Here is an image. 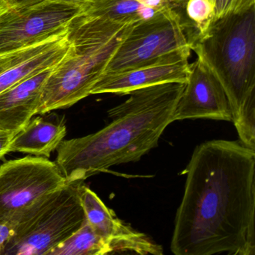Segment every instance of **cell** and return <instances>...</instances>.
<instances>
[{"label":"cell","mask_w":255,"mask_h":255,"mask_svg":"<svg viewBox=\"0 0 255 255\" xmlns=\"http://www.w3.org/2000/svg\"><path fill=\"white\" fill-rule=\"evenodd\" d=\"M56 65L0 93V132L16 134L38 114L44 85Z\"/></svg>","instance_id":"cell-12"},{"label":"cell","mask_w":255,"mask_h":255,"mask_svg":"<svg viewBox=\"0 0 255 255\" xmlns=\"http://www.w3.org/2000/svg\"><path fill=\"white\" fill-rule=\"evenodd\" d=\"M177 51H192V42L185 34L180 15L172 8L133 25L103 76Z\"/></svg>","instance_id":"cell-7"},{"label":"cell","mask_w":255,"mask_h":255,"mask_svg":"<svg viewBox=\"0 0 255 255\" xmlns=\"http://www.w3.org/2000/svg\"><path fill=\"white\" fill-rule=\"evenodd\" d=\"M182 174L171 252L255 255V150L240 141H205Z\"/></svg>","instance_id":"cell-1"},{"label":"cell","mask_w":255,"mask_h":255,"mask_svg":"<svg viewBox=\"0 0 255 255\" xmlns=\"http://www.w3.org/2000/svg\"><path fill=\"white\" fill-rule=\"evenodd\" d=\"M191 52H174L125 71L104 74L94 86L91 95H127L161 83H186L191 72Z\"/></svg>","instance_id":"cell-9"},{"label":"cell","mask_w":255,"mask_h":255,"mask_svg":"<svg viewBox=\"0 0 255 255\" xmlns=\"http://www.w3.org/2000/svg\"><path fill=\"white\" fill-rule=\"evenodd\" d=\"M186 16L197 32L195 41L203 38L215 22L214 0H186ZM193 42V41H192Z\"/></svg>","instance_id":"cell-17"},{"label":"cell","mask_w":255,"mask_h":255,"mask_svg":"<svg viewBox=\"0 0 255 255\" xmlns=\"http://www.w3.org/2000/svg\"><path fill=\"white\" fill-rule=\"evenodd\" d=\"M14 135V133L0 132V159L9 153L8 147Z\"/></svg>","instance_id":"cell-22"},{"label":"cell","mask_w":255,"mask_h":255,"mask_svg":"<svg viewBox=\"0 0 255 255\" xmlns=\"http://www.w3.org/2000/svg\"><path fill=\"white\" fill-rule=\"evenodd\" d=\"M50 2L62 4V5H68V6L80 9V8L84 7L85 5L93 2L95 0H50Z\"/></svg>","instance_id":"cell-23"},{"label":"cell","mask_w":255,"mask_h":255,"mask_svg":"<svg viewBox=\"0 0 255 255\" xmlns=\"http://www.w3.org/2000/svg\"><path fill=\"white\" fill-rule=\"evenodd\" d=\"M65 124L42 117L32 119L15 134L8 152H20L49 158L66 135Z\"/></svg>","instance_id":"cell-13"},{"label":"cell","mask_w":255,"mask_h":255,"mask_svg":"<svg viewBox=\"0 0 255 255\" xmlns=\"http://www.w3.org/2000/svg\"><path fill=\"white\" fill-rule=\"evenodd\" d=\"M18 0H0V17L8 11Z\"/></svg>","instance_id":"cell-24"},{"label":"cell","mask_w":255,"mask_h":255,"mask_svg":"<svg viewBox=\"0 0 255 255\" xmlns=\"http://www.w3.org/2000/svg\"><path fill=\"white\" fill-rule=\"evenodd\" d=\"M79 11L50 0H18L0 17V56L65 33Z\"/></svg>","instance_id":"cell-6"},{"label":"cell","mask_w":255,"mask_h":255,"mask_svg":"<svg viewBox=\"0 0 255 255\" xmlns=\"http://www.w3.org/2000/svg\"><path fill=\"white\" fill-rule=\"evenodd\" d=\"M80 201L86 219L98 235L113 246L115 253L132 252L138 255H161L162 246L145 234L132 229L119 219L90 188L80 183Z\"/></svg>","instance_id":"cell-11"},{"label":"cell","mask_w":255,"mask_h":255,"mask_svg":"<svg viewBox=\"0 0 255 255\" xmlns=\"http://www.w3.org/2000/svg\"><path fill=\"white\" fill-rule=\"evenodd\" d=\"M79 14L122 23L135 24L161 13L144 6L135 0H95L80 8Z\"/></svg>","instance_id":"cell-15"},{"label":"cell","mask_w":255,"mask_h":255,"mask_svg":"<svg viewBox=\"0 0 255 255\" xmlns=\"http://www.w3.org/2000/svg\"><path fill=\"white\" fill-rule=\"evenodd\" d=\"M147 8H151L157 13H163L172 9V3L170 0H135Z\"/></svg>","instance_id":"cell-21"},{"label":"cell","mask_w":255,"mask_h":255,"mask_svg":"<svg viewBox=\"0 0 255 255\" xmlns=\"http://www.w3.org/2000/svg\"><path fill=\"white\" fill-rule=\"evenodd\" d=\"M133 25L78 14L70 25L69 50L44 85L38 114L68 108L91 95Z\"/></svg>","instance_id":"cell-4"},{"label":"cell","mask_w":255,"mask_h":255,"mask_svg":"<svg viewBox=\"0 0 255 255\" xmlns=\"http://www.w3.org/2000/svg\"><path fill=\"white\" fill-rule=\"evenodd\" d=\"M69 29L32 56L0 74V93L59 64L70 47Z\"/></svg>","instance_id":"cell-14"},{"label":"cell","mask_w":255,"mask_h":255,"mask_svg":"<svg viewBox=\"0 0 255 255\" xmlns=\"http://www.w3.org/2000/svg\"><path fill=\"white\" fill-rule=\"evenodd\" d=\"M67 184L56 162L27 156L0 165V220Z\"/></svg>","instance_id":"cell-8"},{"label":"cell","mask_w":255,"mask_h":255,"mask_svg":"<svg viewBox=\"0 0 255 255\" xmlns=\"http://www.w3.org/2000/svg\"><path fill=\"white\" fill-rule=\"evenodd\" d=\"M215 21L232 14H241L255 8V0H214Z\"/></svg>","instance_id":"cell-18"},{"label":"cell","mask_w":255,"mask_h":255,"mask_svg":"<svg viewBox=\"0 0 255 255\" xmlns=\"http://www.w3.org/2000/svg\"><path fill=\"white\" fill-rule=\"evenodd\" d=\"M60 35L51 38V39L48 40V41H45V42L41 43V44L32 46V47H27V48L22 49V50H17V51L13 52V53H8V54L0 56V74L5 71V70L8 69V68H11L13 65L21 62L23 59L32 56L34 53L38 52V50L44 48L49 43L51 42L52 41L56 39V38L60 36Z\"/></svg>","instance_id":"cell-19"},{"label":"cell","mask_w":255,"mask_h":255,"mask_svg":"<svg viewBox=\"0 0 255 255\" xmlns=\"http://www.w3.org/2000/svg\"><path fill=\"white\" fill-rule=\"evenodd\" d=\"M211 119L233 122L232 111L223 88L200 59L191 72L172 116V122Z\"/></svg>","instance_id":"cell-10"},{"label":"cell","mask_w":255,"mask_h":255,"mask_svg":"<svg viewBox=\"0 0 255 255\" xmlns=\"http://www.w3.org/2000/svg\"><path fill=\"white\" fill-rule=\"evenodd\" d=\"M170 1H171V3L181 4L184 3L186 0H170Z\"/></svg>","instance_id":"cell-25"},{"label":"cell","mask_w":255,"mask_h":255,"mask_svg":"<svg viewBox=\"0 0 255 255\" xmlns=\"http://www.w3.org/2000/svg\"><path fill=\"white\" fill-rule=\"evenodd\" d=\"M113 253L111 244L97 234L86 220L78 231L56 246L49 255H105Z\"/></svg>","instance_id":"cell-16"},{"label":"cell","mask_w":255,"mask_h":255,"mask_svg":"<svg viewBox=\"0 0 255 255\" xmlns=\"http://www.w3.org/2000/svg\"><path fill=\"white\" fill-rule=\"evenodd\" d=\"M81 183H67L11 216L14 235L2 255H49L78 231L86 220L79 192Z\"/></svg>","instance_id":"cell-5"},{"label":"cell","mask_w":255,"mask_h":255,"mask_svg":"<svg viewBox=\"0 0 255 255\" xmlns=\"http://www.w3.org/2000/svg\"><path fill=\"white\" fill-rule=\"evenodd\" d=\"M192 50L223 88L240 142L255 150V8L216 20Z\"/></svg>","instance_id":"cell-3"},{"label":"cell","mask_w":255,"mask_h":255,"mask_svg":"<svg viewBox=\"0 0 255 255\" xmlns=\"http://www.w3.org/2000/svg\"><path fill=\"white\" fill-rule=\"evenodd\" d=\"M15 222L12 217L0 220V255L14 235Z\"/></svg>","instance_id":"cell-20"},{"label":"cell","mask_w":255,"mask_h":255,"mask_svg":"<svg viewBox=\"0 0 255 255\" xmlns=\"http://www.w3.org/2000/svg\"></svg>","instance_id":"cell-26"},{"label":"cell","mask_w":255,"mask_h":255,"mask_svg":"<svg viewBox=\"0 0 255 255\" xmlns=\"http://www.w3.org/2000/svg\"><path fill=\"white\" fill-rule=\"evenodd\" d=\"M186 83H165L132 91L109 110L112 122L95 133L62 141L56 163L67 183L83 182L110 167L136 162L157 147Z\"/></svg>","instance_id":"cell-2"}]
</instances>
